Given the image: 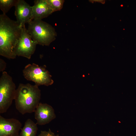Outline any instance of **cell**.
<instances>
[{
    "mask_svg": "<svg viewBox=\"0 0 136 136\" xmlns=\"http://www.w3.org/2000/svg\"><path fill=\"white\" fill-rule=\"evenodd\" d=\"M22 27L6 14L0 15L1 55L9 59L16 58L14 50L20 36Z\"/></svg>",
    "mask_w": 136,
    "mask_h": 136,
    "instance_id": "1",
    "label": "cell"
},
{
    "mask_svg": "<svg viewBox=\"0 0 136 136\" xmlns=\"http://www.w3.org/2000/svg\"><path fill=\"white\" fill-rule=\"evenodd\" d=\"M38 86L29 83L19 84L14 100L16 108L22 114L34 112L40 103L41 94Z\"/></svg>",
    "mask_w": 136,
    "mask_h": 136,
    "instance_id": "2",
    "label": "cell"
},
{
    "mask_svg": "<svg viewBox=\"0 0 136 136\" xmlns=\"http://www.w3.org/2000/svg\"><path fill=\"white\" fill-rule=\"evenodd\" d=\"M28 24L27 31L37 44L48 46L56 39L57 35L55 29L42 20H33Z\"/></svg>",
    "mask_w": 136,
    "mask_h": 136,
    "instance_id": "3",
    "label": "cell"
},
{
    "mask_svg": "<svg viewBox=\"0 0 136 136\" xmlns=\"http://www.w3.org/2000/svg\"><path fill=\"white\" fill-rule=\"evenodd\" d=\"M16 89L12 77L5 71L0 78V113H6L14 100Z\"/></svg>",
    "mask_w": 136,
    "mask_h": 136,
    "instance_id": "4",
    "label": "cell"
},
{
    "mask_svg": "<svg viewBox=\"0 0 136 136\" xmlns=\"http://www.w3.org/2000/svg\"><path fill=\"white\" fill-rule=\"evenodd\" d=\"M23 76L27 80L34 82L38 86L52 85L54 81L46 66H39L36 63L29 64L23 70Z\"/></svg>",
    "mask_w": 136,
    "mask_h": 136,
    "instance_id": "5",
    "label": "cell"
},
{
    "mask_svg": "<svg viewBox=\"0 0 136 136\" xmlns=\"http://www.w3.org/2000/svg\"><path fill=\"white\" fill-rule=\"evenodd\" d=\"M37 45L29 34L25 25L22 27L20 36L15 48L14 54L16 56L30 59L35 52Z\"/></svg>",
    "mask_w": 136,
    "mask_h": 136,
    "instance_id": "6",
    "label": "cell"
},
{
    "mask_svg": "<svg viewBox=\"0 0 136 136\" xmlns=\"http://www.w3.org/2000/svg\"><path fill=\"white\" fill-rule=\"evenodd\" d=\"M22 125L16 119H7L0 115V136H19Z\"/></svg>",
    "mask_w": 136,
    "mask_h": 136,
    "instance_id": "7",
    "label": "cell"
},
{
    "mask_svg": "<svg viewBox=\"0 0 136 136\" xmlns=\"http://www.w3.org/2000/svg\"><path fill=\"white\" fill-rule=\"evenodd\" d=\"M34 112L36 123L39 125L48 123L56 117L54 109L46 103H40Z\"/></svg>",
    "mask_w": 136,
    "mask_h": 136,
    "instance_id": "8",
    "label": "cell"
},
{
    "mask_svg": "<svg viewBox=\"0 0 136 136\" xmlns=\"http://www.w3.org/2000/svg\"><path fill=\"white\" fill-rule=\"evenodd\" d=\"M15 7L16 21L23 27L31 20L32 7L24 0H17Z\"/></svg>",
    "mask_w": 136,
    "mask_h": 136,
    "instance_id": "9",
    "label": "cell"
},
{
    "mask_svg": "<svg viewBox=\"0 0 136 136\" xmlns=\"http://www.w3.org/2000/svg\"><path fill=\"white\" fill-rule=\"evenodd\" d=\"M31 20H42L53 13L46 0H36L32 6Z\"/></svg>",
    "mask_w": 136,
    "mask_h": 136,
    "instance_id": "10",
    "label": "cell"
},
{
    "mask_svg": "<svg viewBox=\"0 0 136 136\" xmlns=\"http://www.w3.org/2000/svg\"><path fill=\"white\" fill-rule=\"evenodd\" d=\"M19 134V136H37V124L30 119H28Z\"/></svg>",
    "mask_w": 136,
    "mask_h": 136,
    "instance_id": "11",
    "label": "cell"
},
{
    "mask_svg": "<svg viewBox=\"0 0 136 136\" xmlns=\"http://www.w3.org/2000/svg\"><path fill=\"white\" fill-rule=\"evenodd\" d=\"M17 0H0V9L3 14H6L13 6H15Z\"/></svg>",
    "mask_w": 136,
    "mask_h": 136,
    "instance_id": "12",
    "label": "cell"
},
{
    "mask_svg": "<svg viewBox=\"0 0 136 136\" xmlns=\"http://www.w3.org/2000/svg\"><path fill=\"white\" fill-rule=\"evenodd\" d=\"M53 12L60 10L62 8L63 0H46Z\"/></svg>",
    "mask_w": 136,
    "mask_h": 136,
    "instance_id": "13",
    "label": "cell"
},
{
    "mask_svg": "<svg viewBox=\"0 0 136 136\" xmlns=\"http://www.w3.org/2000/svg\"><path fill=\"white\" fill-rule=\"evenodd\" d=\"M37 136H55V135L49 129L48 131H41L40 133Z\"/></svg>",
    "mask_w": 136,
    "mask_h": 136,
    "instance_id": "14",
    "label": "cell"
},
{
    "mask_svg": "<svg viewBox=\"0 0 136 136\" xmlns=\"http://www.w3.org/2000/svg\"><path fill=\"white\" fill-rule=\"evenodd\" d=\"M6 63L2 59H0V72H3L5 70Z\"/></svg>",
    "mask_w": 136,
    "mask_h": 136,
    "instance_id": "15",
    "label": "cell"
}]
</instances>
